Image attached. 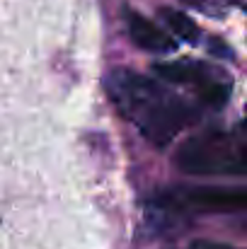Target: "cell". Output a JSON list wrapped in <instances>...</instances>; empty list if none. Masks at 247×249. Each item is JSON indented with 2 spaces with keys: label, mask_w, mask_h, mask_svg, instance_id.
Masks as SVG:
<instances>
[{
  "label": "cell",
  "mask_w": 247,
  "mask_h": 249,
  "mask_svg": "<svg viewBox=\"0 0 247 249\" xmlns=\"http://www.w3.org/2000/svg\"><path fill=\"white\" fill-rule=\"evenodd\" d=\"M107 89L121 116L129 119L143 133V138L158 148L170 145L182 128L196 121V111L189 102L141 73L114 71L107 80Z\"/></svg>",
  "instance_id": "cell-1"
},
{
  "label": "cell",
  "mask_w": 247,
  "mask_h": 249,
  "mask_svg": "<svg viewBox=\"0 0 247 249\" xmlns=\"http://www.w3.org/2000/svg\"><path fill=\"white\" fill-rule=\"evenodd\" d=\"M177 165L187 174H245V136L243 131H204L189 138L179 153Z\"/></svg>",
  "instance_id": "cell-2"
},
{
  "label": "cell",
  "mask_w": 247,
  "mask_h": 249,
  "mask_svg": "<svg viewBox=\"0 0 247 249\" xmlns=\"http://www.w3.org/2000/svg\"><path fill=\"white\" fill-rule=\"evenodd\" d=\"M155 208L170 213H240L247 206V194L243 189H218V186H182L155 196Z\"/></svg>",
  "instance_id": "cell-3"
},
{
  "label": "cell",
  "mask_w": 247,
  "mask_h": 249,
  "mask_svg": "<svg viewBox=\"0 0 247 249\" xmlns=\"http://www.w3.org/2000/svg\"><path fill=\"white\" fill-rule=\"evenodd\" d=\"M155 75L172 85H191L199 99L211 107L221 109L230 97V78H226L218 68H211L199 61H177V63H155Z\"/></svg>",
  "instance_id": "cell-4"
},
{
  "label": "cell",
  "mask_w": 247,
  "mask_h": 249,
  "mask_svg": "<svg viewBox=\"0 0 247 249\" xmlns=\"http://www.w3.org/2000/svg\"><path fill=\"white\" fill-rule=\"evenodd\" d=\"M124 22L129 29V36L136 46L146 49V51H174V39L160 29L158 24H153L151 19H146L143 15H138L136 10H124Z\"/></svg>",
  "instance_id": "cell-5"
},
{
  "label": "cell",
  "mask_w": 247,
  "mask_h": 249,
  "mask_svg": "<svg viewBox=\"0 0 247 249\" xmlns=\"http://www.w3.org/2000/svg\"><path fill=\"white\" fill-rule=\"evenodd\" d=\"M160 17L163 22L170 27V32H174L179 39L189 41V44H196L199 41V27L179 10H170V7H163L160 10Z\"/></svg>",
  "instance_id": "cell-6"
},
{
  "label": "cell",
  "mask_w": 247,
  "mask_h": 249,
  "mask_svg": "<svg viewBox=\"0 0 247 249\" xmlns=\"http://www.w3.org/2000/svg\"><path fill=\"white\" fill-rule=\"evenodd\" d=\"M184 249H238V247H230V245H221V242H206V240H196V242L187 245Z\"/></svg>",
  "instance_id": "cell-7"
}]
</instances>
